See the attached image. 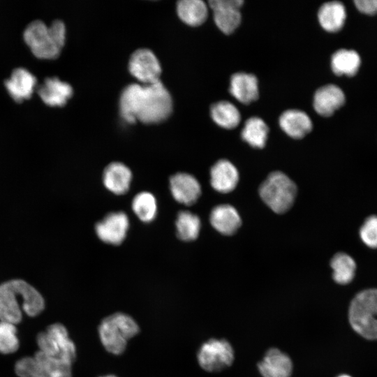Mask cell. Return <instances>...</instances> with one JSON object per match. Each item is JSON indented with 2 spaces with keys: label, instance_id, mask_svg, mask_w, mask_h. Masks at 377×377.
Here are the masks:
<instances>
[{
  "label": "cell",
  "instance_id": "12",
  "mask_svg": "<svg viewBox=\"0 0 377 377\" xmlns=\"http://www.w3.org/2000/svg\"><path fill=\"white\" fill-rule=\"evenodd\" d=\"M170 189L172 197L179 203L191 205L201 194L199 182L193 175L178 172L170 178Z\"/></svg>",
  "mask_w": 377,
  "mask_h": 377
},
{
  "label": "cell",
  "instance_id": "15",
  "mask_svg": "<svg viewBox=\"0 0 377 377\" xmlns=\"http://www.w3.org/2000/svg\"><path fill=\"white\" fill-rule=\"evenodd\" d=\"M37 84L36 76L24 67L15 68L5 80V87L10 96L17 102L29 98Z\"/></svg>",
  "mask_w": 377,
  "mask_h": 377
},
{
  "label": "cell",
  "instance_id": "10",
  "mask_svg": "<svg viewBox=\"0 0 377 377\" xmlns=\"http://www.w3.org/2000/svg\"><path fill=\"white\" fill-rule=\"evenodd\" d=\"M129 227V220L123 212H111L98 222L95 230L103 242L117 245L124 239Z\"/></svg>",
  "mask_w": 377,
  "mask_h": 377
},
{
  "label": "cell",
  "instance_id": "30",
  "mask_svg": "<svg viewBox=\"0 0 377 377\" xmlns=\"http://www.w3.org/2000/svg\"><path fill=\"white\" fill-rule=\"evenodd\" d=\"M131 206L135 215L143 222L149 223L156 217V200L149 192L142 191L138 193L133 199Z\"/></svg>",
  "mask_w": 377,
  "mask_h": 377
},
{
  "label": "cell",
  "instance_id": "5",
  "mask_svg": "<svg viewBox=\"0 0 377 377\" xmlns=\"http://www.w3.org/2000/svg\"><path fill=\"white\" fill-rule=\"evenodd\" d=\"M377 289L360 292L352 300L348 318L353 330L363 337L377 339Z\"/></svg>",
  "mask_w": 377,
  "mask_h": 377
},
{
  "label": "cell",
  "instance_id": "27",
  "mask_svg": "<svg viewBox=\"0 0 377 377\" xmlns=\"http://www.w3.org/2000/svg\"><path fill=\"white\" fill-rule=\"evenodd\" d=\"M210 112L214 122L227 129L235 128L241 119V115L237 108L231 103L226 101L213 104Z\"/></svg>",
  "mask_w": 377,
  "mask_h": 377
},
{
  "label": "cell",
  "instance_id": "16",
  "mask_svg": "<svg viewBox=\"0 0 377 377\" xmlns=\"http://www.w3.org/2000/svg\"><path fill=\"white\" fill-rule=\"evenodd\" d=\"M258 367L263 377H290L293 370L289 356L277 348L269 349Z\"/></svg>",
  "mask_w": 377,
  "mask_h": 377
},
{
  "label": "cell",
  "instance_id": "35",
  "mask_svg": "<svg viewBox=\"0 0 377 377\" xmlns=\"http://www.w3.org/2000/svg\"><path fill=\"white\" fill-rule=\"evenodd\" d=\"M100 377H117V376L114 375H107V376H100Z\"/></svg>",
  "mask_w": 377,
  "mask_h": 377
},
{
  "label": "cell",
  "instance_id": "3",
  "mask_svg": "<svg viewBox=\"0 0 377 377\" xmlns=\"http://www.w3.org/2000/svg\"><path fill=\"white\" fill-rule=\"evenodd\" d=\"M66 33V26L60 20H54L50 26L36 20L26 27L23 38L36 57L55 59L65 44Z\"/></svg>",
  "mask_w": 377,
  "mask_h": 377
},
{
  "label": "cell",
  "instance_id": "17",
  "mask_svg": "<svg viewBox=\"0 0 377 377\" xmlns=\"http://www.w3.org/2000/svg\"><path fill=\"white\" fill-rule=\"evenodd\" d=\"M239 182V172L229 161H218L211 168L210 183L214 189L222 193L233 191Z\"/></svg>",
  "mask_w": 377,
  "mask_h": 377
},
{
  "label": "cell",
  "instance_id": "4",
  "mask_svg": "<svg viewBox=\"0 0 377 377\" xmlns=\"http://www.w3.org/2000/svg\"><path fill=\"white\" fill-rule=\"evenodd\" d=\"M140 327L129 315L117 312L101 322L98 334L105 349L114 355L123 353L128 341L138 334Z\"/></svg>",
  "mask_w": 377,
  "mask_h": 377
},
{
  "label": "cell",
  "instance_id": "21",
  "mask_svg": "<svg viewBox=\"0 0 377 377\" xmlns=\"http://www.w3.org/2000/svg\"><path fill=\"white\" fill-rule=\"evenodd\" d=\"M230 94L239 102L249 104L258 97L256 77L246 73L234 74L230 79Z\"/></svg>",
  "mask_w": 377,
  "mask_h": 377
},
{
  "label": "cell",
  "instance_id": "22",
  "mask_svg": "<svg viewBox=\"0 0 377 377\" xmlns=\"http://www.w3.org/2000/svg\"><path fill=\"white\" fill-rule=\"evenodd\" d=\"M279 124L286 134L296 139L303 138L312 129L309 117L297 110L285 111L279 118Z\"/></svg>",
  "mask_w": 377,
  "mask_h": 377
},
{
  "label": "cell",
  "instance_id": "9",
  "mask_svg": "<svg viewBox=\"0 0 377 377\" xmlns=\"http://www.w3.org/2000/svg\"><path fill=\"white\" fill-rule=\"evenodd\" d=\"M130 73L142 84L160 80L161 66L154 53L147 48L136 50L128 61Z\"/></svg>",
  "mask_w": 377,
  "mask_h": 377
},
{
  "label": "cell",
  "instance_id": "13",
  "mask_svg": "<svg viewBox=\"0 0 377 377\" xmlns=\"http://www.w3.org/2000/svg\"><path fill=\"white\" fill-rule=\"evenodd\" d=\"M30 377H72V364L38 350L33 356Z\"/></svg>",
  "mask_w": 377,
  "mask_h": 377
},
{
  "label": "cell",
  "instance_id": "20",
  "mask_svg": "<svg viewBox=\"0 0 377 377\" xmlns=\"http://www.w3.org/2000/svg\"><path fill=\"white\" fill-rule=\"evenodd\" d=\"M209 220L213 228L225 235H233L242 223L238 212L230 205L215 207L212 210Z\"/></svg>",
  "mask_w": 377,
  "mask_h": 377
},
{
  "label": "cell",
  "instance_id": "6",
  "mask_svg": "<svg viewBox=\"0 0 377 377\" xmlns=\"http://www.w3.org/2000/svg\"><path fill=\"white\" fill-rule=\"evenodd\" d=\"M263 201L275 213L283 214L293 206L297 194L293 181L276 171L268 175L259 188Z\"/></svg>",
  "mask_w": 377,
  "mask_h": 377
},
{
  "label": "cell",
  "instance_id": "19",
  "mask_svg": "<svg viewBox=\"0 0 377 377\" xmlns=\"http://www.w3.org/2000/svg\"><path fill=\"white\" fill-rule=\"evenodd\" d=\"M132 172L128 167L120 162H112L104 170L103 182L105 188L116 195L126 193L130 187Z\"/></svg>",
  "mask_w": 377,
  "mask_h": 377
},
{
  "label": "cell",
  "instance_id": "25",
  "mask_svg": "<svg viewBox=\"0 0 377 377\" xmlns=\"http://www.w3.org/2000/svg\"><path fill=\"white\" fill-rule=\"evenodd\" d=\"M360 66V56L352 50H339L331 59L332 69L338 75L353 76L357 73Z\"/></svg>",
  "mask_w": 377,
  "mask_h": 377
},
{
  "label": "cell",
  "instance_id": "11",
  "mask_svg": "<svg viewBox=\"0 0 377 377\" xmlns=\"http://www.w3.org/2000/svg\"><path fill=\"white\" fill-rule=\"evenodd\" d=\"M242 0H212L209 1L214 11V20L218 28L224 34H230L241 22L239 8Z\"/></svg>",
  "mask_w": 377,
  "mask_h": 377
},
{
  "label": "cell",
  "instance_id": "32",
  "mask_svg": "<svg viewBox=\"0 0 377 377\" xmlns=\"http://www.w3.org/2000/svg\"><path fill=\"white\" fill-rule=\"evenodd\" d=\"M359 235L362 242L371 249H377V216L366 218L360 228Z\"/></svg>",
  "mask_w": 377,
  "mask_h": 377
},
{
  "label": "cell",
  "instance_id": "7",
  "mask_svg": "<svg viewBox=\"0 0 377 377\" xmlns=\"http://www.w3.org/2000/svg\"><path fill=\"white\" fill-rule=\"evenodd\" d=\"M40 352L51 357L73 364L76 359V348L69 338L66 328L61 323L49 325L37 335Z\"/></svg>",
  "mask_w": 377,
  "mask_h": 377
},
{
  "label": "cell",
  "instance_id": "26",
  "mask_svg": "<svg viewBox=\"0 0 377 377\" xmlns=\"http://www.w3.org/2000/svg\"><path fill=\"white\" fill-rule=\"evenodd\" d=\"M333 279L339 284L345 285L351 282L355 275L356 263L350 255L339 252L331 260Z\"/></svg>",
  "mask_w": 377,
  "mask_h": 377
},
{
  "label": "cell",
  "instance_id": "24",
  "mask_svg": "<svg viewBox=\"0 0 377 377\" xmlns=\"http://www.w3.org/2000/svg\"><path fill=\"white\" fill-rule=\"evenodd\" d=\"M177 13L180 20L189 26H199L207 17V6L201 0H182L177 2Z\"/></svg>",
  "mask_w": 377,
  "mask_h": 377
},
{
  "label": "cell",
  "instance_id": "1",
  "mask_svg": "<svg viewBox=\"0 0 377 377\" xmlns=\"http://www.w3.org/2000/svg\"><path fill=\"white\" fill-rule=\"evenodd\" d=\"M172 106L170 94L161 80L149 84H128L119 98L121 117L129 124L137 121L160 123L169 117Z\"/></svg>",
  "mask_w": 377,
  "mask_h": 377
},
{
  "label": "cell",
  "instance_id": "33",
  "mask_svg": "<svg viewBox=\"0 0 377 377\" xmlns=\"http://www.w3.org/2000/svg\"><path fill=\"white\" fill-rule=\"evenodd\" d=\"M357 8L368 15L377 13V0H356L354 1Z\"/></svg>",
  "mask_w": 377,
  "mask_h": 377
},
{
  "label": "cell",
  "instance_id": "2",
  "mask_svg": "<svg viewBox=\"0 0 377 377\" xmlns=\"http://www.w3.org/2000/svg\"><path fill=\"white\" fill-rule=\"evenodd\" d=\"M22 307L30 316L38 315L45 307L42 295L22 279H13L0 285V320L15 325L22 320Z\"/></svg>",
  "mask_w": 377,
  "mask_h": 377
},
{
  "label": "cell",
  "instance_id": "23",
  "mask_svg": "<svg viewBox=\"0 0 377 377\" xmlns=\"http://www.w3.org/2000/svg\"><path fill=\"white\" fill-rule=\"evenodd\" d=\"M318 16L319 22L325 30L336 32L344 24L346 17V8L339 1H329L321 6Z\"/></svg>",
  "mask_w": 377,
  "mask_h": 377
},
{
  "label": "cell",
  "instance_id": "31",
  "mask_svg": "<svg viewBox=\"0 0 377 377\" xmlns=\"http://www.w3.org/2000/svg\"><path fill=\"white\" fill-rule=\"evenodd\" d=\"M19 348L15 325L0 320V353L9 354L15 353Z\"/></svg>",
  "mask_w": 377,
  "mask_h": 377
},
{
  "label": "cell",
  "instance_id": "28",
  "mask_svg": "<svg viewBox=\"0 0 377 377\" xmlns=\"http://www.w3.org/2000/svg\"><path fill=\"white\" fill-rule=\"evenodd\" d=\"M269 128L260 118H249L242 131V138L249 145L256 148H263L265 145Z\"/></svg>",
  "mask_w": 377,
  "mask_h": 377
},
{
  "label": "cell",
  "instance_id": "18",
  "mask_svg": "<svg viewBox=\"0 0 377 377\" xmlns=\"http://www.w3.org/2000/svg\"><path fill=\"white\" fill-rule=\"evenodd\" d=\"M345 103V95L339 87L327 84L319 88L315 93L313 107L319 114L324 117L332 115Z\"/></svg>",
  "mask_w": 377,
  "mask_h": 377
},
{
  "label": "cell",
  "instance_id": "14",
  "mask_svg": "<svg viewBox=\"0 0 377 377\" xmlns=\"http://www.w3.org/2000/svg\"><path fill=\"white\" fill-rule=\"evenodd\" d=\"M37 91L43 101L50 106H64L73 94L72 86L57 77H46Z\"/></svg>",
  "mask_w": 377,
  "mask_h": 377
},
{
  "label": "cell",
  "instance_id": "8",
  "mask_svg": "<svg viewBox=\"0 0 377 377\" xmlns=\"http://www.w3.org/2000/svg\"><path fill=\"white\" fill-rule=\"evenodd\" d=\"M197 357L200 366L204 370L217 372L232 364L234 350L228 341L212 339L200 346Z\"/></svg>",
  "mask_w": 377,
  "mask_h": 377
},
{
  "label": "cell",
  "instance_id": "34",
  "mask_svg": "<svg viewBox=\"0 0 377 377\" xmlns=\"http://www.w3.org/2000/svg\"><path fill=\"white\" fill-rule=\"evenodd\" d=\"M337 377H351V376H350L348 375H346V374H343V375H340V376H339Z\"/></svg>",
  "mask_w": 377,
  "mask_h": 377
},
{
  "label": "cell",
  "instance_id": "29",
  "mask_svg": "<svg viewBox=\"0 0 377 377\" xmlns=\"http://www.w3.org/2000/svg\"><path fill=\"white\" fill-rule=\"evenodd\" d=\"M175 226L177 235L180 239L192 241L199 235L201 222L196 214L188 211H182L177 214Z\"/></svg>",
  "mask_w": 377,
  "mask_h": 377
}]
</instances>
